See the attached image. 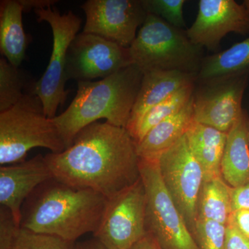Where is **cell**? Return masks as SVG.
Masks as SVG:
<instances>
[{"label":"cell","instance_id":"obj_1","mask_svg":"<svg viewBox=\"0 0 249 249\" xmlns=\"http://www.w3.org/2000/svg\"><path fill=\"white\" fill-rule=\"evenodd\" d=\"M45 158L57 181L107 199L141 178L137 142L127 129L106 121L87 126L70 147Z\"/></svg>","mask_w":249,"mask_h":249},{"label":"cell","instance_id":"obj_2","mask_svg":"<svg viewBox=\"0 0 249 249\" xmlns=\"http://www.w3.org/2000/svg\"><path fill=\"white\" fill-rule=\"evenodd\" d=\"M107 201L96 192L52 178L40 185L23 204L21 228L76 242L85 234L93 235L98 230Z\"/></svg>","mask_w":249,"mask_h":249},{"label":"cell","instance_id":"obj_3","mask_svg":"<svg viewBox=\"0 0 249 249\" xmlns=\"http://www.w3.org/2000/svg\"><path fill=\"white\" fill-rule=\"evenodd\" d=\"M142 76L138 67L131 65L97 81L78 82L71 104L53 118L66 148L82 129L100 119L126 129Z\"/></svg>","mask_w":249,"mask_h":249},{"label":"cell","instance_id":"obj_4","mask_svg":"<svg viewBox=\"0 0 249 249\" xmlns=\"http://www.w3.org/2000/svg\"><path fill=\"white\" fill-rule=\"evenodd\" d=\"M129 51L132 65L142 73L164 70L197 75L204 58V48L191 42L186 30L150 14Z\"/></svg>","mask_w":249,"mask_h":249},{"label":"cell","instance_id":"obj_5","mask_svg":"<svg viewBox=\"0 0 249 249\" xmlns=\"http://www.w3.org/2000/svg\"><path fill=\"white\" fill-rule=\"evenodd\" d=\"M36 147L59 153L66 145L53 119L46 115L40 98L26 93L14 107L0 112V165L22 162Z\"/></svg>","mask_w":249,"mask_h":249},{"label":"cell","instance_id":"obj_6","mask_svg":"<svg viewBox=\"0 0 249 249\" xmlns=\"http://www.w3.org/2000/svg\"><path fill=\"white\" fill-rule=\"evenodd\" d=\"M139 169L146 193L147 233L161 249H199L163 184L157 159L140 158Z\"/></svg>","mask_w":249,"mask_h":249},{"label":"cell","instance_id":"obj_7","mask_svg":"<svg viewBox=\"0 0 249 249\" xmlns=\"http://www.w3.org/2000/svg\"><path fill=\"white\" fill-rule=\"evenodd\" d=\"M34 13L38 22L49 23L53 42L48 66L40 79L31 85L29 93L40 98L46 115L53 119L69 94V91L65 89L67 52L78 34L82 19L71 11L60 14L53 6L35 10Z\"/></svg>","mask_w":249,"mask_h":249},{"label":"cell","instance_id":"obj_8","mask_svg":"<svg viewBox=\"0 0 249 249\" xmlns=\"http://www.w3.org/2000/svg\"><path fill=\"white\" fill-rule=\"evenodd\" d=\"M157 163L163 184L193 236L197 222L198 197L204 174L190 150L186 135L160 154Z\"/></svg>","mask_w":249,"mask_h":249},{"label":"cell","instance_id":"obj_9","mask_svg":"<svg viewBox=\"0 0 249 249\" xmlns=\"http://www.w3.org/2000/svg\"><path fill=\"white\" fill-rule=\"evenodd\" d=\"M146 193L142 178L108 199L93 237L107 249H129L146 235Z\"/></svg>","mask_w":249,"mask_h":249},{"label":"cell","instance_id":"obj_10","mask_svg":"<svg viewBox=\"0 0 249 249\" xmlns=\"http://www.w3.org/2000/svg\"><path fill=\"white\" fill-rule=\"evenodd\" d=\"M131 65L129 48L101 36L82 32L69 47L67 80L80 82L103 79Z\"/></svg>","mask_w":249,"mask_h":249},{"label":"cell","instance_id":"obj_11","mask_svg":"<svg viewBox=\"0 0 249 249\" xmlns=\"http://www.w3.org/2000/svg\"><path fill=\"white\" fill-rule=\"evenodd\" d=\"M249 81V75H244L199 84L193 95V121L227 134L245 110Z\"/></svg>","mask_w":249,"mask_h":249},{"label":"cell","instance_id":"obj_12","mask_svg":"<svg viewBox=\"0 0 249 249\" xmlns=\"http://www.w3.org/2000/svg\"><path fill=\"white\" fill-rule=\"evenodd\" d=\"M86 20L83 32L129 48L148 13L142 0H88L81 6Z\"/></svg>","mask_w":249,"mask_h":249},{"label":"cell","instance_id":"obj_13","mask_svg":"<svg viewBox=\"0 0 249 249\" xmlns=\"http://www.w3.org/2000/svg\"><path fill=\"white\" fill-rule=\"evenodd\" d=\"M230 33L249 34V16L244 5L234 0H200L196 21L186 30L191 42L215 52Z\"/></svg>","mask_w":249,"mask_h":249},{"label":"cell","instance_id":"obj_14","mask_svg":"<svg viewBox=\"0 0 249 249\" xmlns=\"http://www.w3.org/2000/svg\"><path fill=\"white\" fill-rule=\"evenodd\" d=\"M53 178L45 156L38 155L0 168V204L8 208L20 224L23 204L42 183Z\"/></svg>","mask_w":249,"mask_h":249},{"label":"cell","instance_id":"obj_15","mask_svg":"<svg viewBox=\"0 0 249 249\" xmlns=\"http://www.w3.org/2000/svg\"><path fill=\"white\" fill-rule=\"evenodd\" d=\"M197 75L178 71L152 70L143 73L142 84L127 130H132L142 116L157 104L186 88L196 84Z\"/></svg>","mask_w":249,"mask_h":249},{"label":"cell","instance_id":"obj_16","mask_svg":"<svg viewBox=\"0 0 249 249\" xmlns=\"http://www.w3.org/2000/svg\"><path fill=\"white\" fill-rule=\"evenodd\" d=\"M248 114L244 110L240 119L227 133L221 163V174L232 188L249 183Z\"/></svg>","mask_w":249,"mask_h":249},{"label":"cell","instance_id":"obj_17","mask_svg":"<svg viewBox=\"0 0 249 249\" xmlns=\"http://www.w3.org/2000/svg\"><path fill=\"white\" fill-rule=\"evenodd\" d=\"M193 96L182 109L150 129L137 143V153L140 158L157 159L186 135L193 121Z\"/></svg>","mask_w":249,"mask_h":249},{"label":"cell","instance_id":"obj_18","mask_svg":"<svg viewBox=\"0 0 249 249\" xmlns=\"http://www.w3.org/2000/svg\"><path fill=\"white\" fill-rule=\"evenodd\" d=\"M186 137L192 154L202 168L204 179L222 176L221 163L227 134L193 121Z\"/></svg>","mask_w":249,"mask_h":249},{"label":"cell","instance_id":"obj_19","mask_svg":"<svg viewBox=\"0 0 249 249\" xmlns=\"http://www.w3.org/2000/svg\"><path fill=\"white\" fill-rule=\"evenodd\" d=\"M23 12L19 0H1L0 2V52L17 67L25 58L29 43L23 27Z\"/></svg>","mask_w":249,"mask_h":249},{"label":"cell","instance_id":"obj_20","mask_svg":"<svg viewBox=\"0 0 249 249\" xmlns=\"http://www.w3.org/2000/svg\"><path fill=\"white\" fill-rule=\"evenodd\" d=\"M249 75V37L230 48L204 57L196 84Z\"/></svg>","mask_w":249,"mask_h":249},{"label":"cell","instance_id":"obj_21","mask_svg":"<svg viewBox=\"0 0 249 249\" xmlns=\"http://www.w3.org/2000/svg\"><path fill=\"white\" fill-rule=\"evenodd\" d=\"M231 190L222 176L204 179L196 206L197 219L226 226L232 213Z\"/></svg>","mask_w":249,"mask_h":249},{"label":"cell","instance_id":"obj_22","mask_svg":"<svg viewBox=\"0 0 249 249\" xmlns=\"http://www.w3.org/2000/svg\"><path fill=\"white\" fill-rule=\"evenodd\" d=\"M196 88V83L188 85L147 111L135 127L129 132L135 142L138 143L150 129L182 109L191 101Z\"/></svg>","mask_w":249,"mask_h":249},{"label":"cell","instance_id":"obj_23","mask_svg":"<svg viewBox=\"0 0 249 249\" xmlns=\"http://www.w3.org/2000/svg\"><path fill=\"white\" fill-rule=\"evenodd\" d=\"M34 82L22 69L4 57L0 58V112L11 109L29 93Z\"/></svg>","mask_w":249,"mask_h":249},{"label":"cell","instance_id":"obj_24","mask_svg":"<svg viewBox=\"0 0 249 249\" xmlns=\"http://www.w3.org/2000/svg\"><path fill=\"white\" fill-rule=\"evenodd\" d=\"M12 249H76V242L22 228Z\"/></svg>","mask_w":249,"mask_h":249},{"label":"cell","instance_id":"obj_25","mask_svg":"<svg viewBox=\"0 0 249 249\" xmlns=\"http://www.w3.org/2000/svg\"><path fill=\"white\" fill-rule=\"evenodd\" d=\"M142 2L148 14L158 16L173 27L186 28L183 12L185 0H142Z\"/></svg>","mask_w":249,"mask_h":249},{"label":"cell","instance_id":"obj_26","mask_svg":"<svg viewBox=\"0 0 249 249\" xmlns=\"http://www.w3.org/2000/svg\"><path fill=\"white\" fill-rule=\"evenodd\" d=\"M226 226L197 219L193 237L199 249H224Z\"/></svg>","mask_w":249,"mask_h":249},{"label":"cell","instance_id":"obj_27","mask_svg":"<svg viewBox=\"0 0 249 249\" xmlns=\"http://www.w3.org/2000/svg\"><path fill=\"white\" fill-rule=\"evenodd\" d=\"M21 226L8 208L0 207V249H12Z\"/></svg>","mask_w":249,"mask_h":249},{"label":"cell","instance_id":"obj_28","mask_svg":"<svg viewBox=\"0 0 249 249\" xmlns=\"http://www.w3.org/2000/svg\"><path fill=\"white\" fill-rule=\"evenodd\" d=\"M224 249H249V240L242 235L230 220L226 224Z\"/></svg>","mask_w":249,"mask_h":249},{"label":"cell","instance_id":"obj_29","mask_svg":"<svg viewBox=\"0 0 249 249\" xmlns=\"http://www.w3.org/2000/svg\"><path fill=\"white\" fill-rule=\"evenodd\" d=\"M232 212L239 210L249 211V183L231 190Z\"/></svg>","mask_w":249,"mask_h":249},{"label":"cell","instance_id":"obj_30","mask_svg":"<svg viewBox=\"0 0 249 249\" xmlns=\"http://www.w3.org/2000/svg\"><path fill=\"white\" fill-rule=\"evenodd\" d=\"M229 220L232 222L236 229L249 240V211L239 210L231 214Z\"/></svg>","mask_w":249,"mask_h":249},{"label":"cell","instance_id":"obj_31","mask_svg":"<svg viewBox=\"0 0 249 249\" xmlns=\"http://www.w3.org/2000/svg\"><path fill=\"white\" fill-rule=\"evenodd\" d=\"M22 5L23 11L28 13L31 10L46 9L53 7L54 4L58 2V0H19Z\"/></svg>","mask_w":249,"mask_h":249},{"label":"cell","instance_id":"obj_32","mask_svg":"<svg viewBox=\"0 0 249 249\" xmlns=\"http://www.w3.org/2000/svg\"><path fill=\"white\" fill-rule=\"evenodd\" d=\"M129 249H161V248L157 243V241L150 234L147 233Z\"/></svg>","mask_w":249,"mask_h":249},{"label":"cell","instance_id":"obj_33","mask_svg":"<svg viewBox=\"0 0 249 249\" xmlns=\"http://www.w3.org/2000/svg\"><path fill=\"white\" fill-rule=\"evenodd\" d=\"M76 249H107L93 237L91 240L84 242H76Z\"/></svg>","mask_w":249,"mask_h":249},{"label":"cell","instance_id":"obj_34","mask_svg":"<svg viewBox=\"0 0 249 249\" xmlns=\"http://www.w3.org/2000/svg\"><path fill=\"white\" fill-rule=\"evenodd\" d=\"M242 4L245 6L246 10H247V12H248V14L249 16V0H245V1H243Z\"/></svg>","mask_w":249,"mask_h":249},{"label":"cell","instance_id":"obj_35","mask_svg":"<svg viewBox=\"0 0 249 249\" xmlns=\"http://www.w3.org/2000/svg\"><path fill=\"white\" fill-rule=\"evenodd\" d=\"M248 138H249V117L248 120Z\"/></svg>","mask_w":249,"mask_h":249}]
</instances>
